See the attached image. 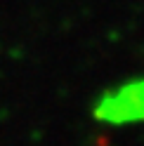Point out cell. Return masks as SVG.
<instances>
[{"instance_id":"obj_1","label":"cell","mask_w":144,"mask_h":146,"mask_svg":"<svg viewBox=\"0 0 144 146\" xmlns=\"http://www.w3.org/2000/svg\"><path fill=\"white\" fill-rule=\"evenodd\" d=\"M92 115L106 125H132L144 120V78L102 92L92 106Z\"/></svg>"}]
</instances>
